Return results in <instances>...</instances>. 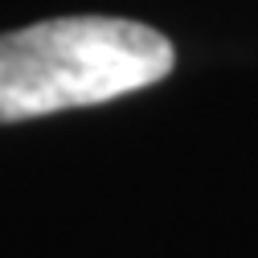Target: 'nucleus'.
<instances>
[{
    "instance_id": "f257e3e1",
    "label": "nucleus",
    "mask_w": 258,
    "mask_h": 258,
    "mask_svg": "<svg viewBox=\"0 0 258 258\" xmlns=\"http://www.w3.org/2000/svg\"><path fill=\"white\" fill-rule=\"evenodd\" d=\"M176 66L172 41L127 17H53L0 33V123L99 107L156 86Z\"/></svg>"
}]
</instances>
